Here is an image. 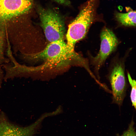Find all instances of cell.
<instances>
[{"label":"cell","instance_id":"obj_1","mask_svg":"<svg viewBox=\"0 0 136 136\" xmlns=\"http://www.w3.org/2000/svg\"><path fill=\"white\" fill-rule=\"evenodd\" d=\"M32 58L43 60L42 67H60L69 64L72 60L85 68L88 65V61L76 53L63 39L50 42L41 51L32 55Z\"/></svg>","mask_w":136,"mask_h":136},{"label":"cell","instance_id":"obj_2","mask_svg":"<svg viewBox=\"0 0 136 136\" xmlns=\"http://www.w3.org/2000/svg\"><path fill=\"white\" fill-rule=\"evenodd\" d=\"M96 0H88L69 26L66 43L73 49L78 41L85 37L94 21Z\"/></svg>","mask_w":136,"mask_h":136},{"label":"cell","instance_id":"obj_3","mask_svg":"<svg viewBox=\"0 0 136 136\" xmlns=\"http://www.w3.org/2000/svg\"><path fill=\"white\" fill-rule=\"evenodd\" d=\"M41 26L50 42L63 39L65 26L63 19L55 11L38 5L37 8Z\"/></svg>","mask_w":136,"mask_h":136},{"label":"cell","instance_id":"obj_4","mask_svg":"<svg viewBox=\"0 0 136 136\" xmlns=\"http://www.w3.org/2000/svg\"><path fill=\"white\" fill-rule=\"evenodd\" d=\"M108 78L112 89V102L120 107L125 96L127 87L124 68L122 62H117L114 65Z\"/></svg>","mask_w":136,"mask_h":136},{"label":"cell","instance_id":"obj_5","mask_svg":"<svg viewBox=\"0 0 136 136\" xmlns=\"http://www.w3.org/2000/svg\"><path fill=\"white\" fill-rule=\"evenodd\" d=\"M101 44L100 49L94 57L91 56V62L94 66L97 78L99 81V71L106 60L116 49L118 41L113 32L109 28H104L100 35Z\"/></svg>","mask_w":136,"mask_h":136},{"label":"cell","instance_id":"obj_6","mask_svg":"<svg viewBox=\"0 0 136 136\" xmlns=\"http://www.w3.org/2000/svg\"><path fill=\"white\" fill-rule=\"evenodd\" d=\"M33 0H0V25L28 13Z\"/></svg>","mask_w":136,"mask_h":136},{"label":"cell","instance_id":"obj_7","mask_svg":"<svg viewBox=\"0 0 136 136\" xmlns=\"http://www.w3.org/2000/svg\"><path fill=\"white\" fill-rule=\"evenodd\" d=\"M40 122L39 120L28 126L20 127L10 122L2 113L0 114V136H32Z\"/></svg>","mask_w":136,"mask_h":136},{"label":"cell","instance_id":"obj_8","mask_svg":"<svg viewBox=\"0 0 136 136\" xmlns=\"http://www.w3.org/2000/svg\"><path fill=\"white\" fill-rule=\"evenodd\" d=\"M116 17L122 25L127 26H135L136 25V11L131 10L127 13H116Z\"/></svg>","mask_w":136,"mask_h":136},{"label":"cell","instance_id":"obj_9","mask_svg":"<svg viewBox=\"0 0 136 136\" xmlns=\"http://www.w3.org/2000/svg\"><path fill=\"white\" fill-rule=\"evenodd\" d=\"M127 75L129 83L131 86L130 98L132 106L135 109L136 108V82L135 80L132 79L129 73Z\"/></svg>","mask_w":136,"mask_h":136},{"label":"cell","instance_id":"obj_10","mask_svg":"<svg viewBox=\"0 0 136 136\" xmlns=\"http://www.w3.org/2000/svg\"><path fill=\"white\" fill-rule=\"evenodd\" d=\"M133 122L132 121L128 129L122 136H136V134L133 127Z\"/></svg>","mask_w":136,"mask_h":136},{"label":"cell","instance_id":"obj_11","mask_svg":"<svg viewBox=\"0 0 136 136\" xmlns=\"http://www.w3.org/2000/svg\"><path fill=\"white\" fill-rule=\"evenodd\" d=\"M57 3L65 6H69L71 3L70 0H53Z\"/></svg>","mask_w":136,"mask_h":136}]
</instances>
